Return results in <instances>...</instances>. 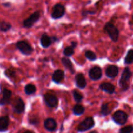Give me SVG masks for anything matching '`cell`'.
Listing matches in <instances>:
<instances>
[{
  "mask_svg": "<svg viewBox=\"0 0 133 133\" xmlns=\"http://www.w3.org/2000/svg\"><path fill=\"white\" fill-rule=\"evenodd\" d=\"M131 76H132V73H131L130 69L127 67L125 68L122 73L120 80L119 81V86L122 88L123 91H126L127 90H128L129 87V81Z\"/></svg>",
  "mask_w": 133,
  "mask_h": 133,
  "instance_id": "obj_1",
  "label": "cell"
},
{
  "mask_svg": "<svg viewBox=\"0 0 133 133\" xmlns=\"http://www.w3.org/2000/svg\"><path fill=\"white\" fill-rule=\"evenodd\" d=\"M105 31L113 42H117L119 38V31L113 23H107L105 26Z\"/></svg>",
  "mask_w": 133,
  "mask_h": 133,
  "instance_id": "obj_2",
  "label": "cell"
},
{
  "mask_svg": "<svg viewBox=\"0 0 133 133\" xmlns=\"http://www.w3.org/2000/svg\"><path fill=\"white\" fill-rule=\"evenodd\" d=\"M16 48L19 49L21 53H23V55H29L33 51V49L31 47V45L24 40L19 41L18 42H17Z\"/></svg>",
  "mask_w": 133,
  "mask_h": 133,
  "instance_id": "obj_3",
  "label": "cell"
},
{
  "mask_svg": "<svg viewBox=\"0 0 133 133\" xmlns=\"http://www.w3.org/2000/svg\"><path fill=\"white\" fill-rule=\"evenodd\" d=\"M112 119L118 125H124L128 119V115L125 112L118 110L112 116Z\"/></svg>",
  "mask_w": 133,
  "mask_h": 133,
  "instance_id": "obj_4",
  "label": "cell"
},
{
  "mask_svg": "<svg viewBox=\"0 0 133 133\" xmlns=\"http://www.w3.org/2000/svg\"><path fill=\"white\" fill-rule=\"evenodd\" d=\"M94 125L95 122L93 118L92 117H88L79 125L77 130L79 132H84V131L92 129L94 126Z\"/></svg>",
  "mask_w": 133,
  "mask_h": 133,
  "instance_id": "obj_5",
  "label": "cell"
},
{
  "mask_svg": "<svg viewBox=\"0 0 133 133\" xmlns=\"http://www.w3.org/2000/svg\"><path fill=\"white\" fill-rule=\"evenodd\" d=\"M65 14V7L62 4H56L53 8L51 16L53 19H59Z\"/></svg>",
  "mask_w": 133,
  "mask_h": 133,
  "instance_id": "obj_6",
  "label": "cell"
},
{
  "mask_svg": "<svg viewBox=\"0 0 133 133\" xmlns=\"http://www.w3.org/2000/svg\"><path fill=\"white\" fill-rule=\"evenodd\" d=\"M40 17V12L38 11L35 12L28 18H27V19H25L23 21V27H26V28H30V27H31L33 25L34 23H36Z\"/></svg>",
  "mask_w": 133,
  "mask_h": 133,
  "instance_id": "obj_7",
  "label": "cell"
},
{
  "mask_svg": "<svg viewBox=\"0 0 133 133\" xmlns=\"http://www.w3.org/2000/svg\"><path fill=\"white\" fill-rule=\"evenodd\" d=\"M44 101L48 107L55 108L58 106V98L52 94L48 93L44 95Z\"/></svg>",
  "mask_w": 133,
  "mask_h": 133,
  "instance_id": "obj_8",
  "label": "cell"
},
{
  "mask_svg": "<svg viewBox=\"0 0 133 133\" xmlns=\"http://www.w3.org/2000/svg\"><path fill=\"white\" fill-rule=\"evenodd\" d=\"M13 110L16 114H22L25 110V104L20 97H16L13 103Z\"/></svg>",
  "mask_w": 133,
  "mask_h": 133,
  "instance_id": "obj_9",
  "label": "cell"
},
{
  "mask_svg": "<svg viewBox=\"0 0 133 133\" xmlns=\"http://www.w3.org/2000/svg\"><path fill=\"white\" fill-rule=\"evenodd\" d=\"M89 77L93 81L99 80L102 77V70L99 66H94L89 71Z\"/></svg>",
  "mask_w": 133,
  "mask_h": 133,
  "instance_id": "obj_10",
  "label": "cell"
},
{
  "mask_svg": "<svg viewBox=\"0 0 133 133\" xmlns=\"http://www.w3.org/2000/svg\"><path fill=\"white\" fill-rule=\"evenodd\" d=\"M12 97V92L7 88H3L2 90V97L0 99V105H3L9 104L10 103V98Z\"/></svg>",
  "mask_w": 133,
  "mask_h": 133,
  "instance_id": "obj_11",
  "label": "cell"
},
{
  "mask_svg": "<svg viewBox=\"0 0 133 133\" xmlns=\"http://www.w3.org/2000/svg\"><path fill=\"white\" fill-rule=\"evenodd\" d=\"M118 72H119V69L116 66L114 65H110L108 66L106 69V74L107 77L109 78H114L118 75Z\"/></svg>",
  "mask_w": 133,
  "mask_h": 133,
  "instance_id": "obj_12",
  "label": "cell"
},
{
  "mask_svg": "<svg viewBox=\"0 0 133 133\" xmlns=\"http://www.w3.org/2000/svg\"><path fill=\"white\" fill-rule=\"evenodd\" d=\"M44 127L48 131H54L57 127L56 121L53 118H48L44 122Z\"/></svg>",
  "mask_w": 133,
  "mask_h": 133,
  "instance_id": "obj_13",
  "label": "cell"
},
{
  "mask_svg": "<svg viewBox=\"0 0 133 133\" xmlns=\"http://www.w3.org/2000/svg\"><path fill=\"white\" fill-rule=\"evenodd\" d=\"M75 82H76L77 87H79L81 89H83L87 86V81H86L84 75L83 74H78L76 75Z\"/></svg>",
  "mask_w": 133,
  "mask_h": 133,
  "instance_id": "obj_14",
  "label": "cell"
},
{
  "mask_svg": "<svg viewBox=\"0 0 133 133\" xmlns=\"http://www.w3.org/2000/svg\"><path fill=\"white\" fill-rule=\"evenodd\" d=\"M99 88L101 90L106 92L107 93L112 94L115 91V87L112 84L109 83H103L100 84Z\"/></svg>",
  "mask_w": 133,
  "mask_h": 133,
  "instance_id": "obj_15",
  "label": "cell"
},
{
  "mask_svg": "<svg viewBox=\"0 0 133 133\" xmlns=\"http://www.w3.org/2000/svg\"><path fill=\"white\" fill-rule=\"evenodd\" d=\"M64 78V71L61 70H56L52 77V79L56 83H60L62 82Z\"/></svg>",
  "mask_w": 133,
  "mask_h": 133,
  "instance_id": "obj_16",
  "label": "cell"
},
{
  "mask_svg": "<svg viewBox=\"0 0 133 133\" xmlns=\"http://www.w3.org/2000/svg\"><path fill=\"white\" fill-rule=\"evenodd\" d=\"M9 125V118L8 116L0 117V132H5Z\"/></svg>",
  "mask_w": 133,
  "mask_h": 133,
  "instance_id": "obj_17",
  "label": "cell"
},
{
  "mask_svg": "<svg viewBox=\"0 0 133 133\" xmlns=\"http://www.w3.org/2000/svg\"><path fill=\"white\" fill-rule=\"evenodd\" d=\"M51 38L47 34H43L41 38H40V43H41V45H42L43 48H47L49 47L51 44Z\"/></svg>",
  "mask_w": 133,
  "mask_h": 133,
  "instance_id": "obj_18",
  "label": "cell"
},
{
  "mask_svg": "<svg viewBox=\"0 0 133 133\" xmlns=\"http://www.w3.org/2000/svg\"><path fill=\"white\" fill-rule=\"evenodd\" d=\"M61 61H62V63L63 64V65L65 66L66 69L70 70V71L71 74H74L75 70H74V66H73V64L71 63V61L69 58H66V57H63L62 60H61Z\"/></svg>",
  "mask_w": 133,
  "mask_h": 133,
  "instance_id": "obj_19",
  "label": "cell"
},
{
  "mask_svg": "<svg viewBox=\"0 0 133 133\" xmlns=\"http://www.w3.org/2000/svg\"><path fill=\"white\" fill-rule=\"evenodd\" d=\"M25 93L27 95H31L35 93L36 90V87L34 84H28L25 87Z\"/></svg>",
  "mask_w": 133,
  "mask_h": 133,
  "instance_id": "obj_20",
  "label": "cell"
},
{
  "mask_svg": "<svg viewBox=\"0 0 133 133\" xmlns=\"http://www.w3.org/2000/svg\"><path fill=\"white\" fill-rule=\"evenodd\" d=\"M73 112L75 115L80 116L84 113V107L81 105H76L74 106V109H73Z\"/></svg>",
  "mask_w": 133,
  "mask_h": 133,
  "instance_id": "obj_21",
  "label": "cell"
},
{
  "mask_svg": "<svg viewBox=\"0 0 133 133\" xmlns=\"http://www.w3.org/2000/svg\"><path fill=\"white\" fill-rule=\"evenodd\" d=\"M133 62V49H130L125 58V63L126 64H131Z\"/></svg>",
  "mask_w": 133,
  "mask_h": 133,
  "instance_id": "obj_22",
  "label": "cell"
},
{
  "mask_svg": "<svg viewBox=\"0 0 133 133\" xmlns=\"http://www.w3.org/2000/svg\"><path fill=\"white\" fill-rule=\"evenodd\" d=\"M11 25L6 22H2L0 23V30L3 32H6L11 29Z\"/></svg>",
  "mask_w": 133,
  "mask_h": 133,
  "instance_id": "obj_23",
  "label": "cell"
},
{
  "mask_svg": "<svg viewBox=\"0 0 133 133\" xmlns=\"http://www.w3.org/2000/svg\"><path fill=\"white\" fill-rule=\"evenodd\" d=\"M101 114L104 116L108 115L109 114H110V110H109V105L108 103H105L102 105L101 109Z\"/></svg>",
  "mask_w": 133,
  "mask_h": 133,
  "instance_id": "obj_24",
  "label": "cell"
},
{
  "mask_svg": "<svg viewBox=\"0 0 133 133\" xmlns=\"http://www.w3.org/2000/svg\"><path fill=\"white\" fill-rule=\"evenodd\" d=\"M73 96H74V99L75 100L77 103H80L83 100V96L77 90H74L73 92Z\"/></svg>",
  "mask_w": 133,
  "mask_h": 133,
  "instance_id": "obj_25",
  "label": "cell"
},
{
  "mask_svg": "<svg viewBox=\"0 0 133 133\" xmlns=\"http://www.w3.org/2000/svg\"><path fill=\"white\" fill-rule=\"evenodd\" d=\"M85 56L88 60L90 61H94L96 59V55L94 52L91 51H87L85 53Z\"/></svg>",
  "mask_w": 133,
  "mask_h": 133,
  "instance_id": "obj_26",
  "label": "cell"
},
{
  "mask_svg": "<svg viewBox=\"0 0 133 133\" xmlns=\"http://www.w3.org/2000/svg\"><path fill=\"white\" fill-rule=\"evenodd\" d=\"M74 53V48L72 47H67L64 50V55L66 57H70Z\"/></svg>",
  "mask_w": 133,
  "mask_h": 133,
  "instance_id": "obj_27",
  "label": "cell"
},
{
  "mask_svg": "<svg viewBox=\"0 0 133 133\" xmlns=\"http://www.w3.org/2000/svg\"><path fill=\"white\" fill-rule=\"evenodd\" d=\"M133 132V127L132 125H128L123 127L119 131V133H132Z\"/></svg>",
  "mask_w": 133,
  "mask_h": 133,
  "instance_id": "obj_28",
  "label": "cell"
},
{
  "mask_svg": "<svg viewBox=\"0 0 133 133\" xmlns=\"http://www.w3.org/2000/svg\"><path fill=\"white\" fill-rule=\"evenodd\" d=\"M30 123H31V124H33V125H36V124H38V118H31V119H30L29 121Z\"/></svg>",
  "mask_w": 133,
  "mask_h": 133,
  "instance_id": "obj_29",
  "label": "cell"
},
{
  "mask_svg": "<svg viewBox=\"0 0 133 133\" xmlns=\"http://www.w3.org/2000/svg\"><path fill=\"white\" fill-rule=\"evenodd\" d=\"M5 74L7 76H14V74H15V71H11V70H6V72H5Z\"/></svg>",
  "mask_w": 133,
  "mask_h": 133,
  "instance_id": "obj_30",
  "label": "cell"
},
{
  "mask_svg": "<svg viewBox=\"0 0 133 133\" xmlns=\"http://www.w3.org/2000/svg\"><path fill=\"white\" fill-rule=\"evenodd\" d=\"M71 47L75 48V47L77 46V43L76 42H72L71 43Z\"/></svg>",
  "mask_w": 133,
  "mask_h": 133,
  "instance_id": "obj_31",
  "label": "cell"
},
{
  "mask_svg": "<svg viewBox=\"0 0 133 133\" xmlns=\"http://www.w3.org/2000/svg\"><path fill=\"white\" fill-rule=\"evenodd\" d=\"M3 5H4L5 6H10V4L9 3H3Z\"/></svg>",
  "mask_w": 133,
  "mask_h": 133,
  "instance_id": "obj_32",
  "label": "cell"
},
{
  "mask_svg": "<svg viewBox=\"0 0 133 133\" xmlns=\"http://www.w3.org/2000/svg\"><path fill=\"white\" fill-rule=\"evenodd\" d=\"M23 133H33V132H31V131H25V132H24Z\"/></svg>",
  "mask_w": 133,
  "mask_h": 133,
  "instance_id": "obj_33",
  "label": "cell"
},
{
  "mask_svg": "<svg viewBox=\"0 0 133 133\" xmlns=\"http://www.w3.org/2000/svg\"><path fill=\"white\" fill-rule=\"evenodd\" d=\"M90 133H97L96 131H92V132H90Z\"/></svg>",
  "mask_w": 133,
  "mask_h": 133,
  "instance_id": "obj_34",
  "label": "cell"
}]
</instances>
